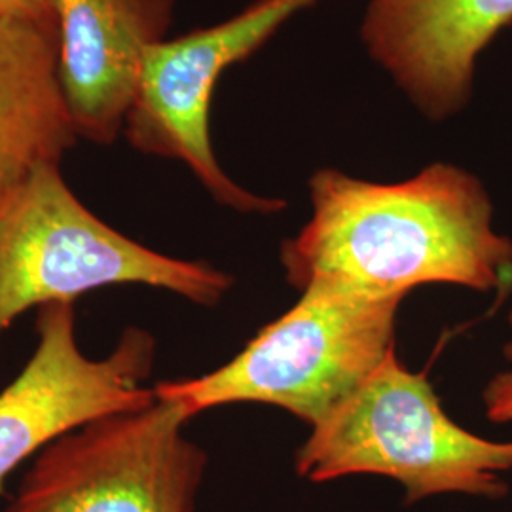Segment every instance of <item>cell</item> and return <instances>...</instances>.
I'll use <instances>...</instances> for the list:
<instances>
[{
  "instance_id": "cell-9",
  "label": "cell",
  "mask_w": 512,
  "mask_h": 512,
  "mask_svg": "<svg viewBox=\"0 0 512 512\" xmlns=\"http://www.w3.org/2000/svg\"><path fill=\"white\" fill-rule=\"evenodd\" d=\"M57 76L76 135L110 145L124 131L147 52L165 40L175 0H52Z\"/></svg>"
},
{
  "instance_id": "cell-5",
  "label": "cell",
  "mask_w": 512,
  "mask_h": 512,
  "mask_svg": "<svg viewBox=\"0 0 512 512\" xmlns=\"http://www.w3.org/2000/svg\"><path fill=\"white\" fill-rule=\"evenodd\" d=\"M192 414L158 397L50 442L4 512H196L207 456L184 437Z\"/></svg>"
},
{
  "instance_id": "cell-10",
  "label": "cell",
  "mask_w": 512,
  "mask_h": 512,
  "mask_svg": "<svg viewBox=\"0 0 512 512\" xmlns=\"http://www.w3.org/2000/svg\"><path fill=\"white\" fill-rule=\"evenodd\" d=\"M57 57V27L0 16V209L76 145Z\"/></svg>"
},
{
  "instance_id": "cell-11",
  "label": "cell",
  "mask_w": 512,
  "mask_h": 512,
  "mask_svg": "<svg viewBox=\"0 0 512 512\" xmlns=\"http://www.w3.org/2000/svg\"><path fill=\"white\" fill-rule=\"evenodd\" d=\"M486 418L495 423L512 421V370L495 374L482 391Z\"/></svg>"
},
{
  "instance_id": "cell-2",
  "label": "cell",
  "mask_w": 512,
  "mask_h": 512,
  "mask_svg": "<svg viewBox=\"0 0 512 512\" xmlns=\"http://www.w3.org/2000/svg\"><path fill=\"white\" fill-rule=\"evenodd\" d=\"M308 482L376 475L399 482L404 503L435 495L501 499L509 492L511 442L482 439L452 420L425 374L395 349L315 427L294 458Z\"/></svg>"
},
{
  "instance_id": "cell-6",
  "label": "cell",
  "mask_w": 512,
  "mask_h": 512,
  "mask_svg": "<svg viewBox=\"0 0 512 512\" xmlns=\"http://www.w3.org/2000/svg\"><path fill=\"white\" fill-rule=\"evenodd\" d=\"M315 2L255 0L234 18L154 44L124 126L129 145L188 165L217 202L239 213L283 211V200L256 196L222 171L211 143V103L226 69L258 52Z\"/></svg>"
},
{
  "instance_id": "cell-1",
  "label": "cell",
  "mask_w": 512,
  "mask_h": 512,
  "mask_svg": "<svg viewBox=\"0 0 512 512\" xmlns=\"http://www.w3.org/2000/svg\"><path fill=\"white\" fill-rule=\"evenodd\" d=\"M311 219L281 247L298 291L330 279L372 296H406L444 283L492 293L512 275V239L494 226L480 179L433 164L403 183H372L338 169L310 179Z\"/></svg>"
},
{
  "instance_id": "cell-7",
  "label": "cell",
  "mask_w": 512,
  "mask_h": 512,
  "mask_svg": "<svg viewBox=\"0 0 512 512\" xmlns=\"http://www.w3.org/2000/svg\"><path fill=\"white\" fill-rule=\"evenodd\" d=\"M156 340L129 327L103 359L78 344L74 304L38 310L37 348L18 376L0 391V492L27 459L86 421L147 406L156 399L145 382Z\"/></svg>"
},
{
  "instance_id": "cell-12",
  "label": "cell",
  "mask_w": 512,
  "mask_h": 512,
  "mask_svg": "<svg viewBox=\"0 0 512 512\" xmlns=\"http://www.w3.org/2000/svg\"><path fill=\"white\" fill-rule=\"evenodd\" d=\"M0 16L29 19L42 25L57 27L52 0H0Z\"/></svg>"
},
{
  "instance_id": "cell-13",
  "label": "cell",
  "mask_w": 512,
  "mask_h": 512,
  "mask_svg": "<svg viewBox=\"0 0 512 512\" xmlns=\"http://www.w3.org/2000/svg\"><path fill=\"white\" fill-rule=\"evenodd\" d=\"M509 327H511V338H509V342L505 344V348H503V355H505V359L512 363V311L509 313Z\"/></svg>"
},
{
  "instance_id": "cell-8",
  "label": "cell",
  "mask_w": 512,
  "mask_h": 512,
  "mask_svg": "<svg viewBox=\"0 0 512 512\" xmlns=\"http://www.w3.org/2000/svg\"><path fill=\"white\" fill-rule=\"evenodd\" d=\"M512 25V0H370L366 52L429 120H446L473 95L476 63Z\"/></svg>"
},
{
  "instance_id": "cell-3",
  "label": "cell",
  "mask_w": 512,
  "mask_h": 512,
  "mask_svg": "<svg viewBox=\"0 0 512 512\" xmlns=\"http://www.w3.org/2000/svg\"><path fill=\"white\" fill-rule=\"evenodd\" d=\"M403 300L315 279L232 361L200 378L154 385V391L184 404L192 418L222 404L260 403L315 427L395 349Z\"/></svg>"
},
{
  "instance_id": "cell-4",
  "label": "cell",
  "mask_w": 512,
  "mask_h": 512,
  "mask_svg": "<svg viewBox=\"0 0 512 512\" xmlns=\"http://www.w3.org/2000/svg\"><path fill=\"white\" fill-rule=\"evenodd\" d=\"M110 285H147L217 306L232 277L203 260L148 249L93 215L46 165L0 209V336L31 308L74 304Z\"/></svg>"
}]
</instances>
